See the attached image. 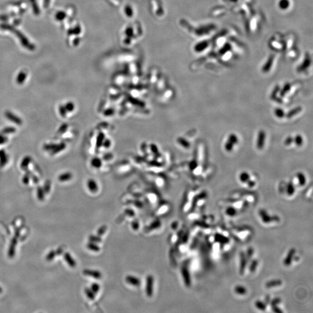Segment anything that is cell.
I'll return each instance as SVG.
<instances>
[{
    "instance_id": "cell-13",
    "label": "cell",
    "mask_w": 313,
    "mask_h": 313,
    "mask_svg": "<svg viewBox=\"0 0 313 313\" xmlns=\"http://www.w3.org/2000/svg\"><path fill=\"white\" fill-rule=\"evenodd\" d=\"M237 209L235 207L232 206H228L225 210V214L229 217H234L237 214Z\"/></svg>"
},
{
    "instance_id": "cell-4",
    "label": "cell",
    "mask_w": 313,
    "mask_h": 313,
    "mask_svg": "<svg viewBox=\"0 0 313 313\" xmlns=\"http://www.w3.org/2000/svg\"><path fill=\"white\" fill-rule=\"evenodd\" d=\"M181 273L185 286L189 287L191 285V281L190 274L188 267L187 266H183L181 269Z\"/></svg>"
},
{
    "instance_id": "cell-16",
    "label": "cell",
    "mask_w": 313,
    "mask_h": 313,
    "mask_svg": "<svg viewBox=\"0 0 313 313\" xmlns=\"http://www.w3.org/2000/svg\"><path fill=\"white\" fill-rule=\"evenodd\" d=\"M293 143H294L298 147L302 145L304 142L303 137L300 134L296 135L294 138H293Z\"/></svg>"
},
{
    "instance_id": "cell-33",
    "label": "cell",
    "mask_w": 313,
    "mask_h": 313,
    "mask_svg": "<svg viewBox=\"0 0 313 313\" xmlns=\"http://www.w3.org/2000/svg\"><path fill=\"white\" fill-rule=\"evenodd\" d=\"M246 184L248 185V186L249 187H250V188H253V187H254L256 185V181H255L254 180H251V179H250L246 183Z\"/></svg>"
},
{
    "instance_id": "cell-24",
    "label": "cell",
    "mask_w": 313,
    "mask_h": 313,
    "mask_svg": "<svg viewBox=\"0 0 313 313\" xmlns=\"http://www.w3.org/2000/svg\"><path fill=\"white\" fill-rule=\"evenodd\" d=\"M245 255H246V257L248 259V260L249 261H250V260H251L252 257H253V254H254V250L252 248H249L246 252H245Z\"/></svg>"
},
{
    "instance_id": "cell-37",
    "label": "cell",
    "mask_w": 313,
    "mask_h": 313,
    "mask_svg": "<svg viewBox=\"0 0 313 313\" xmlns=\"http://www.w3.org/2000/svg\"><path fill=\"white\" fill-rule=\"evenodd\" d=\"M177 227V223L176 221H174L172 224V227L173 229H176V227Z\"/></svg>"
},
{
    "instance_id": "cell-31",
    "label": "cell",
    "mask_w": 313,
    "mask_h": 313,
    "mask_svg": "<svg viewBox=\"0 0 313 313\" xmlns=\"http://www.w3.org/2000/svg\"><path fill=\"white\" fill-rule=\"evenodd\" d=\"M293 138L291 137V136H288L285 140L284 141V143H285V145H290L292 144L293 143Z\"/></svg>"
},
{
    "instance_id": "cell-14",
    "label": "cell",
    "mask_w": 313,
    "mask_h": 313,
    "mask_svg": "<svg viewBox=\"0 0 313 313\" xmlns=\"http://www.w3.org/2000/svg\"><path fill=\"white\" fill-rule=\"evenodd\" d=\"M267 305V304L265 303V301L260 300H257L254 302V306L256 308L262 311H264L266 310Z\"/></svg>"
},
{
    "instance_id": "cell-10",
    "label": "cell",
    "mask_w": 313,
    "mask_h": 313,
    "mask_svg": "<svg viewBox=\"0 0 313 313\" xmlns=\"http://www.w3.org/2000/svg\"><path fill=\"white\" fill-rule=\"evenodd\" d=\"M234 292L238 294V295H240V296H243L245 294H246L248 292V290H247V289L246 288V287H245L244 286H242V285H236L234 287Z\"/></svg>"
},
{
    "instance_id": "cell-21",
    "label": "cell",
    "mask_w": 313,
    "mask_h": 313,
    "mask_svg": "<svg viewBox=\"0 0 313 313\" xmlns=\"http://www.w3.org/2000/svg\"><path fill=\"white\" fill-rule=\"evenodd\" d=\"M88 185L89 189L92 192H96L97 191V190H98V187H97V185L96 183L94 181H92V180H90L88 182Z\"/></svg>"
},
{
    "instance_id": "cell-29",
    "label": "cell",
    "mask_w": 313,
    "mask_h": 313,
    "mask_svg": "<svg viewBox=\"0 0 313 313\" xmlns=\"http://www.w3.org/2000/svg\"><path fill=\"white\" fill-rule=\"evenodd\" d=\"M131 225H132V227L133 228V229H134V230H137V229L139 227V223L137 220H134V221H133L132 222Z\"/></svg>"
},
{
    "instance_id": "cell-17",
    "label": "cell",
    "mask_w": 313,
    "mask_h": 313,
    "mask_svg": "<svg viewBox=\"0 0 313 313\" xmlns=\"http://www.w3.org/2000/svg\"><path fill=\"white\" fill-rule=\"evenodd\" d=\"M64 259L66 260L67 263L70 265V266H71V267H74L75 266V265H76L75 262L74 260L71 257V256H70V254L69 253H67L65 254Z\"/></svg>"
},
{
    "instance_id": "cell-1",
    "label": "cell",
    "mask_w": 313,
    "mask_h": 313,
    "mask_svg": "<svg viewBox=\"0 0 313 313\" xmlns=\"http://www.w3.org/2000/svg\"><path fill=\"white\" fill-rule=\"evenodd\" d=\"M259 214L261 221L264 224H270L272 222H276L279 220V218L276 216L270 215L267 211L264 209H260L259 211Z\"/></svg>"
},
{
    "instance_id": "cell-11",
    "label": "cell",
    "mask_w": 313,
    "mask_h": 313,
    "mask_svg": "<svg viewBox=\"0 0 313 313\" xmlns=\"http://www.w3.org/2000/svg\"><path fill=\"white\" fill-rule=\"evenodd\" d=\"M239 179L241 183L243 184H246V183L250 179V176L248 172L243 171L240 173L239 176Z\"/></svg>"
},
{
    "instance_id": "cell-23",
    "label": "cell",
    "mask_w": 313,
    "mask_h": 313,
    "mask_svg": "<svg viewBox=\"0 0 313 313\" xmlns=\"http://www.w3.org/2000/svg\"><path fill=\"white\" fill-rule=\"evenodd\" d=\"M85 293L86 294L87 297L90 299V300L94 299L95 297V294L93 293V292L90 289V288H85Z\"/></svg>"
},
{
    "instance_id": "cell-35",
    "label": "cell",
    "mask_w": 313,
    "mask_h": 313,
    "mask_svg": "<svg viewBox=\"0 0 313 313\" xmlns=\"http://www.w3.org/2000/svg\"><path fill=\"white\" fill-rule=\"evenodd\" d=\"M285 4L286 5H287H287H288V4H289V3H288L287 2H286V0H283V1H281V2L280 1V3H279V5H279V6H280V8L281 7V8H284V9H285V8H286V7H285Z\"/></svg>"
},
{
    "instance_id": "cell-22",
    "label": "cell",
    "mask_w": 313,
    "mask_h": 313,
    "mask_svg": "<svg viewBox=\"0 0 313 313\" xmlns=\"http://www.w3.org/2000/svg\"><path fill=\"white\" fill-rule=\"evenodd\" d=\"M301 110V108L300 107H296L295 108H293V110H291L290 111H289V112H288L287 116V117H292L295 115H296L297 113L300 112Z\"/></svg>"
},
{
    "instance_id": "cell-15",
    "label": "cell",
    "mask_w": 313,
    "mask_h": 313,
    "mask_svg": "<svg viewBox=\"0 0 313 313\" xmlns=\"http://www.w3.org/2000/svg\"><path fill=\"white\" fill-rule=\"evenodd\" d=\"M296 176L298 180L299 185H300V186H304L305 184L307 181L305 175L302 173H298Z\"/></svg>"
},
{
    "instance_id": "cell-6",
    "label": "cell",
    "mask_w": 313,
    "mask_h": 313,
    "mask_svg": "<svg viewBox=\"0 0 313 313\" xmlns=\"http://www.w3.org/2000/svg\"><path fill=\"white\" fill-rule=\"evenodd\" d=\"M125 281L129 285L136 287L139 286L141 284L140 279L139 278L133 275H127L125 277Z\"/></svg>"
},
{
    "instance_id": "cell-26",
    "label": "cell",
    "mask_w": 313,
    "mask_h": 313,
    "mask_svg": "<svg viewBox=\"0 0 313 313\" xmlns=\"http://www.w3.org/2000/svg\"><path fill=\"white\" fill-rule=\"evenodd\" d=\"M281 303V299L279 297H276L272 299H271L269 303L270 304L271 306L272 307L275 305H278V304H279Z\"/></svg>"
},
{
    "instance_id": "cell-9",
    "label": "cell",
    "mask_w": 313,
    "mask_h": 313,
    "mask_svg": "<svg viewBox=\"0 0 313 313\" xmlns=\"http://www.w3.org/2000/svg\"><path fill=\"white\" fill-rule=\"evenodd\" d=\"M282 285V280L279 279H271L266 282L265 283V287L266 288L270 289V288L276 287L281 286Z\"/></svg>"
},
{
    "instance_id": "cell-34",
    "label": "cell",
    "mask_w": 313,
    "mask_h": 313,
    "mask_svg": "<svg viewBox=\"0 0 313 313\" xmlns=\"http://www.w3.org/2000/svg\"><path fill=\"white\" fill-rule=\"evenodd\" d=\"M125 213H126V214H128V216H131V217L134 216V211H133V210L130 209H126L125 210Z\"/></svg>"
},
{
    "instance_id": "cell-25",
    "label": "cell",
    "mask_w": 313,
    "mask_h": 313,
    "mask_svg": "<svg viewBox=\"0 0 313 313\" xmlns=\"http://www.w3.org/2000/svg\"><path fill=\"white\" fill-rule=\"evenodd\" d=\"M89 241L90 242H94V243H100L101 242V238L100 237V236L99 235H90L89 236Z\"/></svg>"
},
{
    "instance_id": "cell-7",
    "label": "cell",
    "mask_w": 313,
    "mask_h": 313,
    "mask_svg": "<svg viewBox=\"0 0 313 313\" xmlns=\"http://www.w3.org/2000/svg\"><path fill=\"white\" fill-rule=\"evenodd\" d=\"M265 140V133L263 130H261L259 132L257 138V141H256L257 147L259 149L262 148L264 145Z\"/></svg>"
},
{
    "instance_id": "cell-12",
    "label": "cell",
    "mask_w": 313,
    "mask_h": 313,
    "mask_svg": "<svg viewBox=\"0 0 313 313\" xmlns=\"http://www.w3.org/2000/svg\"><path fill=\"white\" fill-rule=\"evenodd\" d=\"M295 187L292 182H289L286 185V192L288 196H292L295 193Z\"/></svg>"
},
{
    "instance_id": "cell-20",
    "label": "cell",
    "mask_w": 313,
    "mask_h": 313,
    "mask_svg": "<svg viewBox=\"0 0 313 313\" xmlns=\"http://www.w3.org/2000/svg\"><path fill=\"white\" fill-rule=\"evenodd\" d=\"M87 248L90 250H92V251H94V252H99L100 250V247L96 243H94V242H89L88 245H87Z\"/></svg>"
},
{
    "instance_id": "cell-32",
    "label": "cell",
    "mask_w": 313,
    "mask_h": 313,
    "mask_svg": "<svg viewBox=\"0 0 313 313\" xmlns=\"http://www.w3.org/2000/svg\"><path fill=\"white\" fill-rule=\"evenodd\" d=\"M161 225V222L159 221H155L154 222L152 223V224L150 225V229H151V228H158L159 227V225Z\"/></svg>"
},
{
    "instance_id": "cell-28",
    "label": "cell",
    "mask_w": 313,
    "mask_h": 313,
    "mask_svg": "<svg viewBox=\"0 0 313 313\" xmlns=\"http://www.w3.org/2000/svg\"><path fill=\"white\" fill-rule=\"evenodd\" d=\"M107 230V226L105 225H103L99 228L97 230V235L99 236H101L103 235Z\"/></svg>"
},
{
    "instance_id": "cell-8",
    "label": "cell",
    "mask_w": 313,
    "mask_h": 313,
    "mask_svg": "<svg viewBox=\"0 0 313 313\" xmlns=\"http://www.w3.org/2000/svg\"><path fill=\"white\" fill-rule=\"evenodd\" d=\"M83 272L85 275L91 276L95 279H100L102 276L101 273L98 270L85 269L83 270Z\"/></svg>"
},
{
    "instance_id": "cell-18",
    "label": "cell",
    "mask_w": 313,
    "mask_h": 313,
    "mask_svg": "<svg viewBox=\"0 0 313 313\" xmlns=\"http://www.w3.org/2000/svg\"><path fill=\"white\" fill-rule=\"evenodd\" d=\"M274 115H275L276 117H277L278 118H283L285 117V111H283V109L281 108H276L275 109L274 111Z\"/></svg>"
},
{
    "instance_id": "cell-2",
    "label": "cell",
    "mask_w": 313,
    "mask_h": 313,
    "mask_svg": "<svg viewBox=\"0 0 313 313\" xmlns=\"http://www.w3.org/2000/svg\"><path fill=\"white\" fill-rule=\"evenodd\" d=\"M154 277L152 275H148L145 279V293L148 297H151L154 291Z\"/></svg>"
},
{
    "instance_id": "cell-5",
    "label": "cell",
    "mask_w": 313,
    "mask_h": 313,
    "mask_svg": "<svg viewBox=\"0 0 313 313\" xmlns=\"http://www.w3.org/2000/svg\"><path fill=\"white\" fill-rule=\"evenodd\" d=\"M240 257H239V273L242 275L243 274L245 271V269L246 268L247 264L249 263V261L248 260L245 253L244 252H241L240 253Z\"/></svg>"
},
{
    "instance_id": "cell-3",
    "label": "cell",
    "mask_w": 313,
    "mask_h": 313,
    "mask_svg": "<svg viewBox=\"0 0 313 313\" xmlns=\"http://www.w3.org/2000/svg\"><path fill=\"white\" fill-rule=\"evenodd\" d=\"M296 250L295 248H292L289 250L287 254L286 255L285 257L283 260V264L284 265L287 267L291 265L296 256Z\"/></svg>"
},
{
    "instance_id": "cell-27",
    "label": "cell",
    "mask_w": 313,
    "mask_h": 313,
    "mask_svg": "<svg viewBox=\"0 0 313 313\" xmlns=\"http://www.w3.org/2000/svg\"><path fill=\"white\" fill-rule=\"evenodd\" d=\"M100 289V286L99 284H98L96 282L93 283L92 284V285H91V287H90V289L93 292V293L94 294L97 293L99 291Z\"/></svg>"
},
{
    "instance_id": "cell-30",
    "label": "cell",
    "mask_w": 313,
    "mask_h": 313,
    "mask_svg": "<svg viewBox=\"0 0 313 313\" xmlns=\"http://www.w3.org/2000/svg\"><path fill=\"white\" fill-rule=\"evenodd\" d=\"M271 309H272V311L274 312H276V313H282L283 312V311L281 310V308H280L278 305H275V306H272L271 307Z\"/></svg>"
},
{
    "instance_id": "cell-19",
    "label": "cell",
    "mask_w": 313,
    "mask_h": 313,
    "mask_svg": "<svg viewBox=\"0 0 313 313\" xmlns=\"http://www.w3.org/2000/svg\"><path fill=\"white\" fill-rule=\"evenodd\" d=\"M250 261V263L249 265V271L251 272H254L256 270V268L258 266L259 262L256 259H253V260L251 259Z\"/></svg>"
},
{
    "instance_id": "cell-36",
    "label": "cell",
    "mask_w": 313,
    "mask_h": 313,
    "mask_svg": "<svg viewBox=\"0 0 313 313\" xmlns=\"http://www.w3.org/2000/svg\"><path fill=\"white\" fill-rule=\"evenodd\" d=\"M54 254H55V253H54V252H51L47 256V259L50 260L54 257Z\"/></svg>"
}]
</instances>
